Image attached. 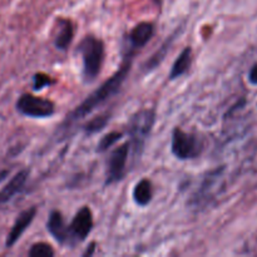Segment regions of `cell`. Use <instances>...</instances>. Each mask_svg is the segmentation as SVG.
<instances>
[{
	"instance_id": "obj_1",
	"label": "cell",
	"mask_w": 257,
	"mask_h": 257,
	"mask_svg": "<svg viewBox=\"0 0 257 257\" xmlns=\"http://www.w3.org/2000/svg\"><path fill=\"white\" fill-rule=\"evenodd\" d=\"M131 53L125 57L124 62L120 65V68L118 69V72L113 75L110 79H108L107 82L103 83L98 89H95L92 94L88 95V98L85 100H83L79 105L74 109V112L70 114V119L77 120L79 118L85 117L87 114L92 113L98 105H100L102 103H104L105 100L109 99L110 97L115 94L118 90L122 87L123 82L127 78L128 72L131 70Z\"/></svg>"
},
{
	"instance_id": "obj_2",
	"label": "cell",
	"mask_w": 257,
	"mask_h": 257,
	"mask_svg": "<svg viewBox=\"0 0 257 257\" xmlns=\"http://www.w3.org/2000/svg\"><path fill=\"white\" fill-rule=\"evenodd\" d=\"M79 53L83 57V75L87 82H93L102 69L104 45L98 38L88 35L80 42Z\"/></svg>"
},
{
	"instance_id": "obj_3",
	"label": "cell",
	"mask_w": 257,
	"mask_h": 257,
	"mask_svg": "<svg viewBox=\"0 0 257 257\" xmlns=\"http://www.w3.org/2000/svg\"><path fill=\"white\" fill-rule=\"evenodd\" d=\"M153 124H155V112L152 109H141L131 118L128 133L131 137V147H133L136 155L141 152L145 146Z\"/></svg>"
},
{
	"instance_id": "obj_4",
	"label": "cell",
	"mask_w": 257,
	"mask_h": 257,
	"mask_svg": "<svg viewBox=\"0 0 257 257\" xmlns=\"http://www.w3.org/2000/svg\"><path fill=\"white\" fill-rule=\"evenodd\" d=\"M201 142L197 137L183 132L180 128H176L172 135L171 150L172 153L180 160L196 158L201 153Z\"/></svg>"
},
{
	"instance_id": "obj_5",
	"label": "cell",
	"mask_w": 257,
	"mask_h": 257,
	"mask_svg": "<svg viewBox=\"0 0 257 257\" xmlns=\"http://www.w3.org/2000/svg\"><path fill=\"white\" fill-rule=\"evenodd\" d=\"M17 109L20 114L32 118H48L54 114V104L44 98L32 94H23L17 102Z\"/></svg>"
},
{
	"instance_id": "obj_6",
	"label": "cell",
	"mask_w": 257,
	"mask_h": 257,
	"mask_svg": "<svg viewBox=\"0 0 257 257\" xmlns=\"http://www.w3.org/2000/svg\"><path fill=\"white\" fill-rule=\"evenodd\" d=\"M130 151L131 143H124L110 153V157L108 160L105 185H112V183L119 182L120 180H123L128 157H130Z\"/></svg>"
},
{
	"instance_id": "obj_7",
	"label": "cell",
	"mask_w": 257,
	"mask_h": 257,
	"mask_svg": "<svg viewBox=\"0 0 257 257\" xmlns=\"http://www.w3.org/2000/svg\"><path fill=\"white\" fill-rule=\"evenodd\" d=\"M93 227V216L88 207L80 208L77 215L73 218L72 223L69 226L70 236H72V242H82L87 238Z\"/></svg>"
},
{
	"instance_id": "obj_8",
	"label": "cell",
	"mask_w": 257,
	"mask_h": 257,
	"mask_svg": "<svg viewBox=\"0 0 257 257\" xmlns=\"http://www.w3.org/2000/svg\"><path fill=\"white\" fill-rule=\"evenodd\" d=\"M48 231L50 232V235L57 240V242H59L60 245H65V243L72 242V236H70V230L69 227L65 223L64 218H63L62 213L59 211H52L48 218L47 223Z\"/></svg>"
},
{
	"instance_id": "obj_9",
	"label": "cell",
	"mask_w": 257,
	"mask_h": 257,
	"mask_svg": "<svg viewBox=\"0 0 257 257\" xmlns=\"http://www.w3.org/2000/svg\"><path fill=\"white\" fill-rule=\"evenodd\" d=\"M35 213H37V208L32 207L18 216L17 221L14 222V225H13L12 230H10L9 235H8L7 237V242H5V246H7V247H12V246H14L15 243L18 242V240L22 237L23 233L27 231V228L29 227L30 223L33 222V220H34L35 217Z\"/></svg>"
},
{
	"instance_id": "obj_10",
	"label": "cell",
	"mask_w": 257,
	"mask_h": 257,
	"mask_svg": "<svg viewBox=\"0 0 257 257\" xmlns=\"http://www.w3.org/2000/svg\"><path fill=\"white\" fill-rule=\"evenodd\" d=\"M28 177H29V171L28 170L19 171V172H18L17 175L9 181V183H8V185L0 191V205H2V203L9 202L15 195L22 192L25 183H27Z\"/></svg>"
},
{
	"instance_id": "obj_11",
	"label": "cell",
	"mask_w": 257,
	"mask_h": 257,
	"mask_svg": "<svg viewBox=\"0 0 257 257\" xmlns=\"http://www.w3.org/2000/svg\"><path fill=\"white\" fill-rule=\"evenodd\" d=\"M155 27L151 23H140L130 34V45L132 49H138L147 44L153 37Z\"/></svg>"
},
{
	"instance_id": "obj_12",
	"label": "cell",
	"mask_w": 257,
	"mask_h": 257,
	"mask_svg": "<svg viewBox=\"0 0 257 257\" xmlns=\"http://www.w3.org/2000/svg\"><path fill=\"white\" fill-rule=\"evenodd\" d=\"M191 62H192V50L190 47H187L181 52L177 60L173 64L170 73V79H176V78H180L181 75L185 74L190 69Z\"/></svg>"
},
{
	"instance_id": "obj_13",
	"label": "cell",
	"mask_w": 257,
	"mask_h": 257,
	"mask_svg": "<svg viewBox=\"0 0 257 257\" xmlns=\"http://www.w3.org/2000/svg\"><path fill=\"white\" fill-rule=\"evenodd\" d=\"M59 32H58L54 43L58 49L65 50L72 43L73 35H74V28H73L72 22H69V20H62V22H59Z\"/></svg>"
},
{
	"instance_id": "obj_14",
	"label": "cell",
	"mask_w": 257,
	"mask_h": 257,
	"mask_svg": "<svg viewBox=\"0 0 257 257\" xmlns=\"http://www.w3.org/2000/svg\"><path fill=\"white\" fill-rule=\"evenodd\" d=\"M153 196V188L152 183L148 180H141L140 182L136 185L135 190H133V197L137 205L140 206H147L151 202Z\"/></svg>"
},
{
	"instance_id": "obj_15",
	"label": "cell",
	"mask_w": 257,
	"mask_h": 257,
	"mask_svg": "<svg viewBox=\"0 0 257 257\" xmlns=\"http://www.w3.org/2000/svg\"><path fill=\"white\" fill-rule=\"evenodd\" d=\"M172 39L173 38H171V39H168L167 42L165 43V44L162 45V47L160 48V49L157 50V52L155 53V54L152 55V58H151L150 60H148L147 63H146V70H152L155 69L156 67H157L158 64H160L161 62H162L163 59H165L166 54H167V50L168 48L171 47V44H172Z\"/></svg>"
},
{
	"instance_id": "obj_16",
	"label": "cell",
	"mask_w": 257,
	"mask_h": 257,
	"mask_svg": "<svg viewBox=\"0 0 257 257\" xmlns=\"http://www.w3.org/2000/svg\"><path fill=\"white\" fill-rule=\"evenodd\" d=\"M30 257H53L54 256V250L52 248V246L48 245V243L39 242L35 243L32 246L29 251Z\"/></svg>"
},
{
	"instance_id": "obj_17",
	"label": "cell",
	"mask_w": 257,
	"mask_h": 257,
	"mask_svg": "<svg viewBox=\"0 0 257 257\" xmlns=\"http://www.w3.org/2000/svg\"><path fill=\"white\" fill-rule=\"evenodd\" d=\"M108 119L109 117L108 115H100V117H95L90 120L89 123H87V125L84 127L85 132L87 133H95V132H99L100 130L105 127L107 124Z\"/></svg>"
},
{
	"instance_id": "obj_18",
	"label": "cell",
	"mask_w": 257,
	"mask_h": 257,
	"mask_svg": "<svg viewBox=\"0 0 257 257\" xmlns=\"http://www.w3.org/2000/svg\"><path fill=\"white\" fill-rule=\"evenodd\" d=\"M120 138H122V133L119 132L108 133V135H105L104 137L100 140L99 145H98V151H99V152H104V151H107L108 148L112 147L117 141H119Z\"/></svg>"
},
{
	"instance_id": "obj_19",
	"label": "cell",
	"mask_w": 257,
	"mask_h": 257,
	"mask_svg": "<svg viewBox=\"0 0 257 257\" xmlns=\"http://www.w3.org/2000/svg\"><path fill=\"white\" fill-rule=\"evenodd\" d=\"M33 88H34V90H40L43 89L44 87H48V85H50L53 83V80L50 79L48 75L45 74H42V73H39V74H35L34 78H33Z\"/></svg>"
},
{
	"instance_id": "obj_20",
	"label": "cell",
	"mask_w": 257,
	"mask_h": 257,
	"mask_svg": "<svg viewBox=\"0 0 257 257\" xmlns=\"http://www.w3.org/2000/svg\"><path fill=\"white\" fill-rule=\"evenodd\" d=\"M248 79L252 84H257V63L251 68L250 73H248Z\"/></svg>"
},
{
	"instance_id": "obj_21",
	"label": "cell",
	"mask_w": 257,
	"mask_h": 257,
	"mask_svg": "<svg viewBox=\"0 0 257 257\" xmlns=\"http://www.w3.org/2000/svg\"><path fill=\"white\" fill-rule=\"evenodd\" d=\"M8 175V172H3V173H0V182H2L3 180H4L5 178V176Z\"/></svg>"
}]
</instances>
